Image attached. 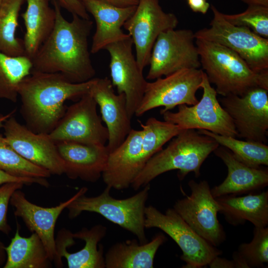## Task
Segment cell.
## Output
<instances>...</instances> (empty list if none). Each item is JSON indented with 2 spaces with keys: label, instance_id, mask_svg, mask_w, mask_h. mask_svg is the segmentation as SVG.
Returning a JSON list of instances; mask_svg holds the SVG:
<instances>
[{
  "label": "cell",
  "instance_id": "1",
  "mask_svg": "<svg viewBox=\"0 0 268 268\" xmlns=\"http://www.w3.org/2000/svg\"><path fill=\"white\" fill-rule=\"evenodd\" d=\"M52 0L56 14L55 26L31 60V71L60 73L73 83L89 81L96 74L88 47L93 21L75 14L68 21L57 1Z\"/></svg>",
  "mask_w": 268,
  "mask_h": 268
},
{
  "label": "cell",
  "instance_id": "2",
  "mask_svg": "<svg viewBox=\"0 0 268 268\" xmlns=\"http://www.w3.org/2000/svg\"><path fill=\"white\" fill-rule=\"evenodd\" d=\"M94 79L73 83L60 73L32 71L18 87L25 126L35 133L49 134L66 111L65 102L89 92Z\"/></svg>",
  "mask_w": 268,
  "mask_h": 268
},
{
  "label": "cell",
  "instance_id": "3",
  "mask_svg": "<svg viewBox=\"0 0 268 268\" xmlns=\"http://www.w3.org/2000/svg\"><path fill=\"white\" fill-rule=\"evenodd\" d=\"M219 146L213 138L198 131L182 130L166 148L148 160L131 186L134 190H138L160 175L173 170H178V177L181 180L190 172L198 177L201 165Z\"/></svg>",
  "mask_w": 268,
  "mask_h": 268
},
{
  "label": "cell",
  "instance_id": "4",
  "mask_svg": "<svg viewBox=\"0 0 268 268\" xmlns=\"http://www.w3.org/2000/svg\"><path fill=\"white\" fill-rule=\"evenodd\" d=\"M195 43L202 70L217 94L242 96L255 87L268 90V70H253L238 54L219 44L200 39Z\"/></svg>",
  "mask_w": 268,
  "mask_h": 268
},
{
  "label": "cell",
  "instance_id": "5",
  "mask_svg": "<svg viewBox=\"0 0 268 268\" xmlns=\"http://www.w3.org/2000/svg\"><path fill=\"white\" fill-rule=\"evenodd\" d=\"M111 189L106 186L96 197H88L84 194L76 198L67 208L69 218H75L83 211L95 212L132 233L140 243H146L145 209L149 184L135 195L124 199L113 198L110 194Z\"/></svg>",
  "mask_w": 268,
  "mask_h": 268
},
{
  "label": "cell",
  "instance_id": "6",
  "mask_svg": "<svg viewBox=\"0 0 268 268\" xmlns=\"http://www.w3.org/2000/svg\"><path fill=\"white\" fill-rule=\"evenodd\" d=\"M210 7L213 12L210 27L194 33L195 39L215 42L231 50L256 72L268 70V38L247 27L231 24L214 5Z\"/></svg>",
  "mask_w": 268,
  "mask_h": 268
},
{
  "label": "cell",
  "instance_id": "7",
  "mask_svg": "<svg viewBox=\"0 0 268 268\" xmlns=\"http://www.w3.org/2000/svg\"><path fill=\"white\" fill-rule=\"evenodd\" d=\"M145 228H157L169 236L181 249L186 268L208 266L222 251L196 232L173 208L162 213L152 205L145 209Z\"/></svg>",
  "mask_w": 268,
  "mask_h": 268
},
{
  "label": "cell",
  "instance_id": "8",
  "mask_svg": "<svg viewBox=\"0 0 268 268\" xmlns=\"http://www.w3.org/2000/svg\"><path fill=\"white\" fill-rule=\"evenodd\" d=\"M201 88L203 93L200 101L193 105H179L175 112L167 111L161 113L164 121L182 130H204L222 135L238 137L231 118L219 102L217 93L204 71Z\"/></svg>",
  "mask_w": 268,
  "mask_h": 268
},
{
  "label": "cell",
  "instance_id": "9",
  "mask_svg": "<svg viewBox=\"0 0 268 268\" xmlns=\"http://www.w3.org/2000/svg\"><path fill=\"white\" fill-rule=\"evenodd\" d=\"M191 29H170L161 33L153 47L146 79L155 80L179 70L200 68V56Z\"/></svg>",
  "mask_w": 268,
  "mask_h": 268
},
{
  "label": "cell",
  "instance_id": "10",
  "mask_svg": "<svg viewBox=\"0 0 268 268\" xmlns=\"http://www.w3.org/2000/svg\"><path fill=\"white\" fill-rule=\"evenodd\" d=\"M203 72L199 68L184 69L147 82L135 115L141 116L159 107H164L160 111L161 114L180 105L196 104L199 101L196 92L201 88Z\"/></svg>",
  "mask_w": 268,
  "mask_h": 268
},
{
  "label": "cell",
  "instance_id": "11",
  "mask_svg": "<svg viewBox=\"0 0 268 268\" xmlns=\"http://www.w3.org/2000/svg\"><path fill=\"white\" fill-rule=\"evenodd\" d=\"M188 185L191 194L178 200L173 208L196 232L217 247L226 239L217 218L219 204L206 181L198 183L191 180Z\"/></svg>",
  "mask_w": 268,
  "mask_h": 268
},
{
  "label": "cell",
  "instance_id": "12",
  "mask_svg": "<svg viewBox=\"0 0 268 268\" xmlns=\"http://www.w3.org/2000/svg\"><path fill=\"white\" fill-rule=\"evenodd\" d=\"M97 103L90 91L67 108L49 137L55 142L71 141L104 146L108 142V130L97 112Z\"/></svg>",
  "mask_w": 268,
  "mask_h": 268
},
{
  "label": "cell",
  "instance_id": "13",
  "mask_svg": "<svg viewBox=\"0 0 268 268\" xmlns=\"http://www.w3.org/2000/svg\"><path fill=\"white\" fill-rule=\"evenodd\" d=\"M178 23L174 14L162 9L159 0H139L134 12L123 26L132 39L136 60L141 70L148 66L153 47L159 34L175 29Z\"/></svg>",
  "mask_w": 268,
  "mask_h": 268
},
{
  "label": "cell",
  "instance_id": "14",
  "mask_svg": "<svg viewBox=\"0 0 268 268\" xmlns=\"http://www.w3.org/2000/svg\"><path fill=\"white\" fill-rule=\"evenodd\" d=\"M220 103L231 118L238 137L247 140L267 142L268 90L255 87L242 96L223 97Z\"/></svg>",
  "mask_w": 268,
  "mask_h": 268
},
{
  "label": "cell",
  "instance_id": "15",
  "mask_svg": "<svg viewBox=\"0 0 268 268\" xmlns=\"http://www.w3.org/2000/svg\"><path fill=\"white\" fill-rule=\"evenodd\" d=\"M133 42L128 38L108 45L111 82L118 93H124L128 115L131 119L144 96L147 81L133 53Z\"/></svg>",
  "mask_w": 268,
  "mask_h": 268
},
{
  "label": "cell",
  "instance_id": "16",
  "mask_svg": "<svg viewBox=\"0 0 268 268\" xmlns=\"http://www.w3.org/2000/svg\"><path fill=\"white\" fill-rule=\"evenodd\" d=\"M2 128L8 143L25 159L51 175L64 174L63 160L56 142L48 134L33 132L12 116L5 121Z\"/></svg>",
  "mask_w": 268,
  "mask_h": 268
},
{
  "label": "cell",
  "instance_id": "17",
  "mask_svg": "<svg viewBox=\"0 0 268 268\" xmlns=\"http://www.w3.org/2000/svg\"><path fill=\"white\" fill-rule=\"evenodd\" d=\"M107 228L98 224L90 229L83 227L72 233L61 230L56 239V256L54 261L62 265L61 258L65 257L68 268H104L103 246L98 243L104 237Z\"/></svg>",
  "mask_w": 268,
  "mask_h": 268
},
{
  "label": "cell",
  "instance_id": "18",
  "mask_svg": "<svg viewBox=\"0 0 268 268\" xmlns=\"http://www.w3.org/2000/svg\"><path fill=\"white\" fill-rule=\"evenodd\" d=\"M21 189L12 194L10 203L14 208V214L21 218L28 229L35 233L42 241L48 256L54 261L56 256L55 228L63 211L76 198L85 194L87 188L83 187L72 197L57 206L45 207L29 201Z\"/></svg>",
  "mask_w": 268,
  "mask_h": 268
},
{
  "label": "cell",
  "instance_id": "19",
  "mask_svg": "<svg viewBox=\"0 0 268 268\" xmlns=\"http://www.w3.org/2000/svg\"><path fill=\"white\" fill-rule=\"evenodd\" d=\"M143 131L132 129L122 144L109 153L102 177L106 186L127 189L146 164L142 150Z\"/></svg>",
  "mask_w": 268,
  "mask_h": 268
},
{
  "label": "cell",
  "instance_id": "20",
  "mask_svg": "<svg viewBox=\"0 0 268 268\" xmlns=\"http://www.w3.org/2000/svg\"><path fill=\"white\" fill-rule=\"evenodd\" d=\"M108 77L95 78L90 92L99 106L101 119L108 130L106 147L111 152L124 141L132 129L124 93L116 94Z\"/></svg>",
  "mask_w": 268,
  "mask_h": 268
},
{
  "label": "cell",
  "instance_id": "21",
  "mask_svg": "<svg viewBox=\"0 0 268 268\" xmlns=\"http://www.w3.org/2000/svg\"><path fill=\"white\" fill-rule=\"evenodd\" d=\"M56 143L68 178L94 183L102 176L109 153L106 145L71 141Z\"/></svg>",
  "mask_w": 268,
  "mask_h": 268
},
{
  "label": "cell",
  "instance_id": "22",
  "mask_svg": "<svg viewBox=\"0 0 268 268\" xmlns=\"http://www.w3.org/2000/svg\"><path fill=\"white\" fill-rule=\"evenodd\" d=\"M81 2L96 23L90 50L91 54H96L108 45L130 36L123 32L122 27L134 13L137 5L119 7L103 0H83Z\"/></svg>",
  "mask_w": 268,
  "mask_h": 268
},
{
  "label": "cell",
  "instance_id": "23",
  "mask_svg": "<svg viewBox=\"0 0 268 268\" xmlns=\"http://www.w3.org/2000/svg\"><path fill=\"white\" fill-rule=\"evenodd\" d=\"M225 164L228 174L219 185L211 189L214 198L222 196L252 193L268 185V170L249 166L238 160L231 152L219 145L213 151Z\"/></svg>",
  "mask_w": 268,
  "mask_h": 268
},
{
  "label": "cell",
  "instance_id": "24",
  "mask_svg": "<svg viewBox=\"0 0 268 268\" xmlns=\"http://www.w3.org/2000/svg\"><path fill=\"white\" fill-rule=\"evenodd\" d=\"M219 212L230 224L237 226L246 221L256 227L268 225V191L243 196L228 195L215 198Z\"/></svg>",
  "mask_w": 268,
  "mask_h": 268
},
{
  "label": "cell",
  "instance_id": "25",
  "mask_svg": "<svg viewBox=\"0 0 268 268\" xmlns=\"http://www.w3.org/2000/svg\"><path fill=\"white\" fill-rule=\"evenodd\" d=\"M166 240L159 233L143 244L136 239L117 243L105 255V268H152L156 253Z\"/></svg>",
  "mask_w": 268,
  "mask_h": 268
},
{
  "label": "cell",
  "instance_id": "26",
  "mask_svg": "<svg viewBox=\"0 0 268 268\" xmlns=\"http://www.w3.org/2000/svg\"><path fill=\"white\" fill-rule=\"evenodd\" d=\"M25 0L27 8L21 15L25 27L23 42L25 56L32 60L53 31L56 14L51 0Z\"/></svg>",
  "mask_w": 268,
  "mask_h": 268
},
{
  "label": "cell",
  "instance_id": "27",
  "mask_svg": "<svg viewBox=\"0 0 268 268\" xmlns=\"http://www.w3.org/2000/svg\"><path fill=\"white\" fill-rule=\"evenodd\" d=\"M7 259L4 268H48L51 267L46 249L35 233L28 237L19 234V226L9 245L4 248Z\"/></svg>",
  "mask_w": 268,
  "mask_h": 268
},
{
  "label": "cell",
  "instance_id": "28",
  "mask_svg": "<svg viewBox=\"0 0 268 268\" xmlns=\"http://www.w3.org/2000/svg\"><path fill=\"white\" fill-rule=\"evenodd\" d=\"M24 0H2L0 4V51L8 56H25L23 40L15 36Z\"/></svg>",
  "mask_w": 268,
  "mask_h": 268
},
{
  "label": "cell",
  "instance_id": "29",
  "mask_svg": "<svg viewBox=\"0 0 268 268\" xmlns=\"http://www.w3.org/2000/svg\"><path fill=\"white\" fill-rule=\"evenodd\" d=\"M32 68V61L26 56L13 57L0 51V98L16 102L18 85Z\"/></svg>",
  "mask_w": 268,
  "mask_h": 268
},
{
  "label": "cell",
  "instance_id": "30",
  "mask_svg": "<svg viewBox=\"0 0 268 268\" xmlns=\"http://www.w3.org/2000/svg\"><path fill=\"white\" fill-rule=\"evenodd\" d=\"M198 132L213 138L219 145L230 150L238 160L249 166L258 168L268 165V146L265 143L239 140L204 130H199Z\"/></svg>",
  "mask_w": 268,
  "mask_h": 268
},
{
  "label": "cell",
  "instance_id": "31",
  "mask_svg": "<svg viewBox=\"0 0 268 268\" xmlns=\"http://www.w3.org/2000/svg\"><path fill=\"white\" fill-rule=\"evenodd\" d=\"M236 268H262L268 262V227H254L249 243L240 244L232 255Z\"/></svg>",
  "mask_w": 268,
  "mask_h": 268
},
{
  "label": "cell",
  "instance_id": "32",
  "mask_svg": "<svg viewBox=\"0 0 268 268\" xmlns=\"http://www.w3.org/2000/svg\"><path fill=\"white\" fill-rule=\"evenodd\" d=\"M138 122L143 131L142 150L146 164L167 142L182 130L176 125L154 117L149 118L144 124Z\"/></svg>",
  "mask_w": 268,
  "mask_h": 268
},
{
  "label": "cell",
  "instance_id": "33",
  "mask_svg": "<svg viewBox=\"0 0 268 268\" xmlns=\"http://www.w3.org/2000/svg\"><path fill=\"white\" fill-rule=\"evenodd\" d=\"M0 169L18 178H48L51 174L21 156L0 134Z\"/></svg>",
  "mask_w": 268,
  "mask_h": 268
},
{
  "label": "cell",
  "instance_id": "34",
  "mask_svg": "<svg viewBox=\"0 0 268 268\" xmlns=\"http://www.w3.org/2000/svg\"><path fill=\"white\" fill-rule=\"evenodd\" d=\"M224 18L231 24L247 27L255 33L268 38V7L257 4L248 5L243 12L227 14Z\"/></svg>",
  "mask_w": 268,
  "mask_h": 268
},
{
  "label": "cell",
  "instance_id": "35",
  "mask_svg": "<svg viewBox=\"0 0 268 268\" xmlns=\"http://www.w3.org/2000/svg\"><path fill=\"white\" fill-rule=\"evenodd\" d=\"M24 184L20 182H9L0 185V232L8 235L11 229L7 223V212L10 198L17 190L21 189Z\"/></svg>",
  "mask_w": 268,
  "mask_h": 268
},
{
  "label": "cell",
  "instance_id": "36",
  "mask_svg": "<svg viewBox=\"0 0 268 268\" xmlns=\"http://www.w3.org/2000/svg\"><path fill=\"white\" fill-rule=\"evenodd\" d=\"M9 182H20L24 185H29L32 184H38L45 187H48L50 184L47 178H21L12 176L0 169V185Z\"/></svg>",
  "mask_w": 268,
  "mask_h": 268
},
{
  "label": "cell",
  "instance_id": "37",
  "mask_svg": "<svg viewBox=\"0 0 268 268\" xmlns=\"http://www.w3.org/2000/svg\"><path fill=\"white\" fill-rule=\"evenodd\" d=\"M61 7L72 15L75 14L85 19H90L88 13L82 3L78 0H56Z\"/></svg>",
  "mask_w": 268,
  "mask_h": 268
},
{
  "label": "cell",
  "instance_id": "38",
  "mask_svg": "<svg viewBox=\"0 0 268 268\" xmlns=\"http://www.w3.org/2000/svg\"><path fill=\"white\" fill-rule=\"evenodd\" d=\"M192 11L205 14L210 7L209 3L206 0H186Z\"/></svg>",
  "mask_w": 268,
  "mask_h": 268
},
{
  "label": "cell",
  "instance_id": "39",
  "mask_svg": "<svg viewBox=\"0 0 268 268\" xmlns=\"http://www.w3.org/2000/svg\"><path fill=\"white\" fill-rule=\"evenodd\" d=\"M208 266L211 268H236L232 260H228L219 256L214 258Z\"/></svg>",
  "mask_w": 268,
  "mask_h": 268
},
{
  "label": "cell",
  "instance_id": "40",
  "mask_svg": "<svg viewBox=\"0 0 268 268\" xmlns=\"http://www.w3.org/2000/svg\"><path fill=\"white\" fill-rule=\"evenodd\" d=\"M82 1L83 0H78ZM114 5L119 7H128L137 5L139 0H103Z\"/></svg>",
  "mask_w": 268,
  "mask_h": 268
},
{
  "label": "cell",
  "instance_id": "41",
  "mask_svg": "<svg viewBox=\"0 0 268 268\" xmlns=\"http://www.w3.org/2000/svg\"><path fill=\"white\" fill-rule=\"evenodd\" d=\"M248 5L257 4L268 7V0H241Z\"/></svg>",
  "mask_w": 268,
  "mask_h": 268
},
{
  "label": "cell",
  "instance_id": "42",
  "mask_svg": "<svg viewBox=\"0 0 268 268\" xmlns=\"http://www.w3.org/2000/svg\"><path fill=\"white\" fill-rule=\"evenodd\" d=\"M4 248L5 246L0 240V265L4 263L5 259Z\"/></svg>",
  "mask_w": 268,
  "mask_h": 268
},
{
  "label": "cell",
  "instance_id": "43",
  "mask_svg": "<svg viewBox=\"0 0 268 268\" xmlns=\"http://www.w3.org/2000/svg\"><path fill=\"white\" fill-rule=\"evenodd\" d=\"M14 113V111L10 112V113L3 115L0 113V129L2 128L4 123L5 121L12 115V114Z\"/></svg>",
  "mask_w": 268,
  "mask_h": 268
},
{
  "label": "cell",
  "instance_id": "44",
  "mask_svg": "<svg viewBox=\"0 0 268 268\" xmlns=\"http://www.w3.org/2000/svg\"><path fill=\"white\" fill-rule=\"evenodd\" d=\"M1 1H2V0H0V4Z\"/></svg>",
  "mask_w": 268,
  "mask_h": 268
}]
</instances>
